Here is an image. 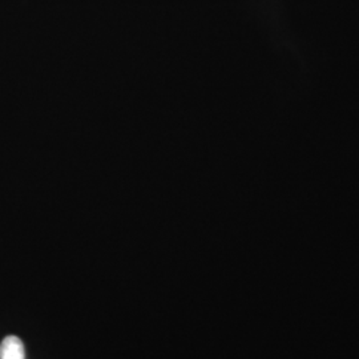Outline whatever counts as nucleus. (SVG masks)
Returning <instances> with one entry per match:
<instances>
[{"label": "nucleus", "instance_id": "1", "mask_svg": "<svg viewBox=\"0 0 359 359\" xmlns=\"http://www.w3.org/2000/svg\"><path fill=\"white\" fill-rule=\"evenodd\" d=\"M0 359H26V350L20 338L8 335L1 341Z\"/></svg>", "mask_w": 359, "mask_h": 359}]
</instances>
